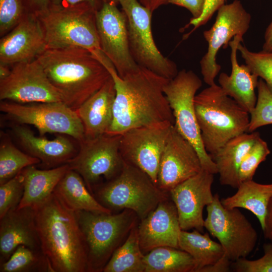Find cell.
Here are the masks:
<instances>
[{"label":"cell","instance_id":"42","mask_svg":"<svg viewBox=\"0 0 272 272\" xmlns=\"http://www.w3.org/2000/svg\"><path fill=\"white\" fill-rule=\"evenodd\" d=\"M28 12L37 14L48 7L49 0H21Z\"/></svg>","mask_w":272,"mask_h":272},{"label":"cell","instance_id":"31","mask_svg":"<svg viewBox=\"0 0 272 272\" xmlns=\"http://www.w3.org/2000/svg\"><path fill=\"white\" fill-rule=\"evenodd\" d=\"M138 224L114 252L103 268V272H145V254L139 243Z\"/></svg>","mask_w":272,"mask_h":272},{"label":"cell","instance_id":"29","mask_svg":"<svg viewBox=\"0 0 272 272\" xmlns=\"http://www.w3.org/2000/svg\"><path fill=\"white\" fill-rule=\"evenodd\" d=\"M178 245L179 249L189 253L194 259L195 272L214 264L225 253L222 245L213 241L208 233H201L195 229L192 232L181 230Z\"/></svg>","mask_w":272,"mask_h":272},{"label":"cell","instance_id":"30","mask_svg":"<svg viewBox=\"0 0 272 272\" xmlns=\"http://www.w3.org/2000/svg\"><path fill=\"white\" fill-rule=\"evenodd\" d=\"M145 272H195L194 259L186 251L168 246L155 248L144 256Z\"/></svg>","mask_w":272,"mask_h":272},{"label":"cell","instance_id":"11","mask_svg":"<svg viewBox=\"0 0 272 272\" xmlns=\"http://www.w3.org/2000/svg\"><path fill=\"white\" fill-rule=\"evenodd\" d=\"M0 110L20 124L33 125L41 136L57 133L69 135L78 142L85 138L77 112L61 101L26 104L4 100Z\"/></svg>","mask_w":272,"mask_h":272},{"label":"cell","instance_id":"39","mask_svg":"<svg viewBox=\"0 0 272 272\" xmlns=\"http://www.w3.org/2000/svg\"><path fill=\"white\" fill-rule=\"evenodd\" d=\"M264 255L250 260L240 258L232 261L231 271L234 272H272V242L263 246Z\"/></svg>","mask_w":272,"mask_h":272},{"label":"cell","instance_id":"2","mask_svg":"<svg viewBox=\"0 0 272 272\" xmlns=\"http://www.w3.org/2000/svg\"><path fill=\"white\" fill-rule=\"evenodd\" d=\"M34 209L41 251L52 272L88 271L87 246L75 212L54 192Z\"/></svg>","mask_w":272,"mask_h":272},{"label":"cell","instance_id":"35","mask_svg":"<svg viewBox=\"0 0 272 272\" xmlns=\"http://www.w3.org/2000/svg\"><path fill=\"white\" fill-rule=\"evenodd\" d=\"M257 89V101L250 113L248 132H253L260 127L272 124V93L260 78Z\"/></svg>","mask_w":272,"mask_h":272},{"label":"cell","instance_id":"25","mask_svg":"<svg viewBox=\"0 0 272 272\" xmlns=\"http://www.w3.org/2000/svg\"><path fill=\"white\" fill-rule=\"evenodd\" d=\"M260 137L259 132H245L226 143L213 155L222 185L237 188L240 165L251 147Z\"/></svg>","mask_w":272,"mask_h":272},{"label":"cell","instance_id":"45","mask_svg":"<svg viewBox=\"0 0 272 272\" xmlns=\"http://www.w3.org/2000/svg\"><path fill=\"white\" fill-rule=\"evenodd\" d=\"M264 39L262 50L271 51L272 50V21L265 30Z\"/></svg>","mask_w":272,"mask_h":272},{"label":"cell","instance_id":"27","mask_svg":"<svg viewBox=\"0 0 272 272\" xmlns=\"http://www.w3.org/2000/svg\"><path fill=\"white\" fill-rule=\"evenodd\" d=\"M54 192L75 212L112 213L92 195L82 176L70 168L59 181Z\"/></svg>","mask_w":272,"mask_h":272},{"label":"cell","instance_id":"49","mask_svg":"<svg viewBox=\"0 0 272 272\" xmlns=\"http://www.w3.org/2000/svg\"><path fill=\"white\" fill-rule=\"evenodd\" d=\"M271 242H272V240H271Z\"/></svg>","mask_w":272,"mask_h":272},{"label":"cell","instance_id":"33","mask_svg":"<svg viewBox=\"0 0 272 272\" xmlns=\"http://www.w3.org/2000/svg\"><path fill=\"white\" fill-rule=\"evenodd\" d=\"M52 272L42 251L24 245L19 246L10 258L0 264V272Z\"/></svg>","mask_w":272,"mask_h":272},{"label":"cell","instance_id":"8","mask_svg":"<svg viewBox=\"0 0 272 272\" xmlns=\"http://www.w3.org/2000/svg\"><path fill=\"white\" fill-rule=\"evenodd\" d=\"M201 86V80L193 71L182 70L168 81L164 93L173 113L174 126L196 149L202 168L216 174L217 167L204 148L195 114L194 99Z\"/></svg>","mask_w":272,"mask_h":272},{"label":"cell","instance_id":"23","mask_svg":"<svg viewBox=\"0 0 272 272\" xmlns=\"http://www.w3.org/2000/svg\"><path fill=\"white\" fill-rule=\"evenodd\" d=\"M13 130L19 143L28 154L46 165L66 164L77 153L73 142L65 136L59 135L53 140L38 137L22 124L15 125Z\"/></svg>","mask_w":272,"mask_h":272},{"label":"cell","instance_id":"5","mask_svg":"<svg viewBox=\"0 0 272 272\" xmlns=\"http://www.w3.org/2000/svg\"><path fill=\"white\" fill-rule=\"evenodd\" d=\"M98 10L88 2L72 6L49 4L45 10L36 14L47 49L78 47L101 50L96 23Z\"/></svg>","mask_w":272,"mask_h":272},{"label":"cell","instance_id":"38","mask_svg":"<svg viewBox=\"0 0 272 272\" xmlns=\"http://www.w3.org/2000/svg\"><path fill=\"white\" fill-rule=\"evenodd\" d=\"M27 12L21 0H0V36L11 31Z\"/></svg>","mask_w":272,"mask_h":272},{"label":"cell","instance_id":"34","mask_svg":"<svg viewBox=\"0 0 272 272\" xmlns=\"http://www.w3.org/2000/svg\"><path fill=\"white\" fill-rule=\"evenodd\" d=\"M237 49L251 72L263 80L272 93V51L253 52L241 43Z\"/></svg>","mask_w":272,"mask_h":272},{"label":"cell","instance_id":"15","mask_svg":"<svg viewBox=\"0 0 272 272\" xmlns=\"http://www.w3.org/2000/svg\"><path fill=\"white\" fill-rule=\"evenodd\" d=\"M96 23L101 50L123 77L139 66L129 47L125 14L116 5L103 2L97 11Z\"/></svg>","mask_w":272,"mask_h":272},{"label":"cell","instance_id":"17","mask_svg":"<svg viewBox=\"0 0 272 272\" xmlns=\"http://www.w3.org/2000/svg\"><path fill=\"white\" fill-rule=\"evenodd\" d=\"M202 169L195 148L172 125L160 159L157 186L169 192Z\"/></svg>","mask_w":272,"mask_h":272},{"label":"cell","instance_id":"10","mask_svg":"<svg viewBox=\"0 0 272 272\" xmlns=\"http://www.w3.org/2000/svg\"><path fill=\"white\" fill-rule=\"evenodd\" d=\"M207 211L204 227L218 240L228 258L233 261L249 256L256 246L258 235L238 208H225L216 193Z\"/></svg>","mask_w":272,"mask_h":272},{"label":"cell","instance_id":"46","mask_svg":"<svg viewBox=\"0 0 272 272\" xmlns=\"http://www.w3.org/2000/svg\"><path fill=\"white\" fill-rule=\"evenodd\" d=\"M144 7L154 12L159 7L168 3L169 0H138Z\"/></svg>","mask_w":272,"mask_h":272},{"label":"cell","instance_id":"21","mask_svg":"<svg viewBox=\"0 0 272 272\" xmlns=\"http://www.w3.org/2000/svg\"><path fill=\"white\" fill-rule=\"evenodd\" d=\"M0 219V264L7 261L20 245L42 251L34 208H16Z\"/></svg>","mask_w":272,"mask_h":272},{"label":"cell","instance_id":"50","mask_svg":"<svg viewBox=\"0 0 272 272\" xmlns=\"http://www.w3.org/2000/svg\"><path fill=\"white\" fill-rule=\"evenodd\" d=\"M271 51H272V50H271Z\"/></svg>","mask_w":272,"mask_h":272},{"label":"cell","instance_id":"19","mask_svg":"<svg viewBox=\"0 0 272 272\" xmlns=\"http://www.w3.org/2000/svg\"><path fill=\"white\" fill-rule=\"evenodd\" d=\"M46 49L44 34L37 16L27 12L0 40V63L10 66L35 59Z\"/></svg>","mask_w":272,"mask_h":272},{"label":"cell","instance_id":"48","mask_svg":"<svg viewBox=\"0 0 272 272\" xmlns=\"http://www.w3.org/2000/svg\"><path fill=\"white\" fill-rule=\"evenodd\" d=\"M103 2L107 3L114 5H117L119 3L120 0H102Z\"/></svg>","mask_w":272,"mask_h":272},{"label":"cell","instance_id":"24","mask_svg":"<svg viewBox=\"0 0 272 272\" xmlns=\"http://www.w3.org/2000/svg\"><path fill=\"white\" fill-rule=\"evenodd\" d=\"M115 96V84L111 77L75 110L83 124L85 138H95L107 132L113 119Z\"/></svg>","mask_w":272,"mask_h":272},{"label":"cell","instance_id":"14","mask_svg":"<svg viewBox=\"0 0 272 272\" xmlns=\"http://www.w3.org/2000/svg\"><path fill=\"white\" fill-rule=\"evenodd\" d=\"M0 99L21 104L61 101L37 59L11 66L10 75L0 81Z\"/></svg>","mask_w":272,"mask_h":272},{"label":"cell","instance_id":"26","mask_svg":"<svg viewBox=\"0 0 272 272\" xmlns=\"http://www.w3.org/2000/svg\"><path fill=\"white\" fill-rule=\"evenodd\" d=\"M69 169L67 163L48 170L38 169L34 165L24 169V193L17 208H35L45 202Z\"/></svg>","mask_w":272,"mask_h":272},{"label":"cell","instance_id":"20","mask_svg":"<svg viewBox=\"0 0 272 272\" xmlns=\"http://www.w3.org/2000/svg\"><path fill=\"white\" fill-rule=\"evenodd\" d=\"M139 222V243L145 254L159 247L179 249L178 240L181 229L177 208L170 196Z\"/></svg>","mask_w":272,"mask_h":272},{"label":"cell","instance_id":"12","mask_svg":"<svg viewBox=\"0 0 272 272\" xmlns=\"http://www.w3.org/2000/svg\"><path fill=\"white\" fill-rule=\"evenodd\" d=\"M121 134H103L85 138L79 149L67 164L83 178L90 191L101 177L107 181L117 176L124 164L120 152Z\"/></svg>","mask_w":272,"mask_h":272},{"label":"cell","instance_id":"41","mask_svg":"<svg viewBox=\"0 0 272 272\" xmlns=\"http://www.w3.org/2000/svg\"><path fill=\"white\" fill-rule=\"evenodd\" d=\"M231 261L225 254L214 264L202 268L199 272H229L231 271Z\"/></svg>","mask_w":272,"mask_h":272},{"label":"cell","instance_id":"22","mask_svg":"<svg viewBox=\"0 0 272 272\" xmlns=\"http://www.w3.org/2000/svg\"><path fill=\"white\" fill-rule=\"evenodd\" d=\"M241 41H243V36L237 35L229 42L231 73L230 75L225 73H221L218 82L220 86L228 96L250 113L257 101L255 89L257 87L259 77L252 73L247 65L238 63L237 47Z\"/></svg>","mask_w":272,"mask_h":272},{"label":"cell","instance_id":"43","mask_svg":"<svg viewBox=\"0 0 272 272\" xmlns=\"http://www.w3.org/2000/svg\"><path fill=\"white\" fill-rule=\"evenodd\" d=\"M265 239L272 240V197L270 199L267 209L265 217L264 226L262 230Z\"/></svg>","mask_w":272,"mask_h":272},{"label":"cell","instance_id":"16","mask_svg":"<svg viewBox=\"0 0 272 272\" xmlns=\"http://www.w3.org/2000/svg\"><path fill=\"white\" fill-rule=\"evenodd\" d=\"M172 125L137 127L121 134L119 149L124 162L143 171L157 185L161 157Z\"/></svg>","mask_w":272,"mask_h":272},{"label":"cell","instance_id":"44","mask_svg":"<svg viewBox=\"0 0 272 272\" xmlns=\"http://www.w3.org/2000/svg\"><path fill=\"white\" fill-rule=\"evenodd\" d=\"M50 4L61 6H72L84 2L89 3L98 9L101 7L102 0H49Z\"/></svg>","mask_w":272,"mask_h":272},{"label":"cell","instance_id":"40","mask_svg":"<svg viewBox=\"0 0 272 272\" xmlns=\"http://www.w3.org/2000/svg\"><path fill=\"white\" fill-rule=\"evenodd\" d=\"M206 0H169L168 3L187 9L191 13L192 19L199 18L203 13Z\"/></svg>","mask_w":272,"mask_h":272},{"label":"cell","instance_id":"18","mask_svg":"<svg viewBox=\"0 0 272 272\" xmlns=\"http://www.w3.org/2000/svg\"><path fill=\"white\" fill-rule=\"evenodd\" d=\"M214 175L202 169L169 192L177 208L182 230L195 229L204 232L203 210L214 199L212 192Z\"/></svg>","mask_w":272,"mask_h":272},{"label":"cell","instance_id":"3","mask_svg":"<svg viewBox=\"0 0 272 272\" xmlns=\"http://www.w3.org/2000/svg\"><path fill=\"white\" fill-rule=\"evenodd\" d=\"M61 101L76 110L111 77L89 50L78 47L46 49L36 58Z\"/></svg>","mask_w":272,"mask_h":272},{"label":"cell","instance_id":"37","mask_svg":"<svg viewBox=\"0 0 272 272\" xmlns=\"http://www.w3.org/2000/svg\"><path fill=\"white\" fill-rule=\"evenodd\" d=\"M24 190V177L22 172L0 184V219L17 208L23 197Z\"/></svg>","mask_w":272,"mask_h":272},{"label":"cell","instance_id":"28","mask_svg":"<svg viewBox=\"0 0 272 272\" xmlns=\"http://www.w3.org/2000/svg\"><path fill=\"white\" fill-rule=\"evenodd\" d=\"M233 195L221 199L226 209L243 208L250 211L264 228L267 209L272 197V183L261 184L253 180L240 184Z\"/></svg>","mask_w":272,"mask_h":272},{"label":"cell","instance_id":"7","mask_svg":"<svg viewBox=\"0 0 272 272\" xmlns=\"http://www.w3.org/2000/svg\"><path fill=\"white\" fill-rule=\"evenodd\" d=\"M96 197L112 212L130 210L140 221L170 194L160 189L143 171L124 162L120 173L98 188Z\"/></svg>","mask_w":272,"mask_h":272},{"label":"cell","instance_id":"9","mask_svg":"<svg viewBox=\"0 0 272 272\" xmlns=\"http://www.w3.org/2000/svg\"><path fill=\"white\" fill-rule=\"evenodd\" d=\"M127 20L129 47L138 65L167 79L178 74L176 63L163 56L158 49L152 32V12L138 0H120Z\"/></svg>","mask_w":272,"mask_h":272},{"label":"cell","instance_id":"1","mask_svg":"<svg viewBox=\"0 0 272 272\" xmlns=\"http://www.w3.org/2000/svg\"><path fill=\"white\" fill-rule=\"evenodd\" d=\"M90 51L107 69L115 84L113 119L106 133L121 134L134 128L174 124L172 110L164 93L169 80L140 65L120 77L100 49Z\"/></svg>","mask_w":272,"mask_h":272},{"label":"cell","instance_id":"32","mask_svg":"<svg viewBox=\"0 0 272 272\" xmlns=\"http://www.w3.org/2000/svg\"><path fill=\"white\" fill-rule=\"evenodd\" d=\"M41 161L18 149L11 141L1 140L0 145V184L20 173L25 168Z\"/></svg>","mask_w":272,"mask_h":272},{"label":"cell","instance_id":"47","mask_svg":"<svg viewBox=\"0 0 272 272\" xmlns=\"http://www.w3.org/2000/svg\"><path fill=\"white\" fill-rule=\"evenodd\" d=\"M11 72V67L9 65L0 63V81L7 78Z\"/></svg>","mask_w":272,"mask_h":272},{"label":"cell","instance_id":"36","mask_svg":"<svg viewBox=\"0 0 272 272\" xmlns=\"http://www.w3.org/2000/svg\"><path fill=\"white\" fill-rule=\"evenodd\" d=\"M270 153L266 142L259 137L240 165L238 170L239 185L242 182L253 180L258 166L265 160Z\"/></svg>","mask_w":272,"mask_h":272},{"label":"cell","instance_id":"6","mask_svg":"<svg viewBox=\"0 0 272 272\" xmlns=\"http://www.w3.org/2000/svg\"><path fill=\"white\" fill-rule=\"evenodd\" d=\"M87 249L88 272H101L114 252L139 223L137 214L128 209L117 214L75 212Z\"/></svg>","mask_w":272,"mask_h":272},{"label":"cell","instance_id":"4","mask_svg":"<svg viewBox=\"0 0 272 272\" xmlns=\"http://www.w3.org/2000/svg\"><path fill=\"white\" fill-rule=\"evenodd\" d=\"M194 103L202 142L210 156L232 139L248 132L250 113L216 84L196 95Z\"/></svg>","mask_w":272,"mask_h":272},{"label":"cell","instance_id":"13","mask_svg":"<svg viewBox=\"0 0 272 272\" xmlns=\"http://www.w3.org/2000/svg\"><path fill=\"white\" fill-rule=\"evenodd\" d=\"M251 19L241 2L234 0L218 9L214 24L203 32L208 48L199 63L203 81L209 86L216 84L215 79L221 69L216 61L218 51L222 47L226 48L235 36H243L250 27Z\"/></svg>","mask_w":272,"mask_h":272}]
</instances>
